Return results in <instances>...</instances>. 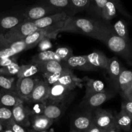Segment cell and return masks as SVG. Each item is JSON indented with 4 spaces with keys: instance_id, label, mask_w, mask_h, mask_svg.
<instances>
[{
    "instance_id": "6da1fadb",
    "label": "cell",
    "mask_w": 132,
    "mask_h": 132,
    "mask_svg": "<svg viewBox=\"0 0 132 132\" xmlns=\"http://www.w3.org/2000/svg\"><path fill=\"white\" fill-rule=\"evenodd\" d=\"M109 23L101 19L69 16L64 21L61 32H72L85 35L103 43L104 34Z\"/></svg>"
},
{
    "instance_id": "7a4b0ae2",
    "label": "cell",
    "mask_w": 132,
    "mask_h": 132,
    "mask_svg": "<svg viewBox=\"0 0 132 132\" xmlns=\"http://www.w3.org/2000/svg\"><path fill=\"white\" fill-rule=\"evenodd\" d=\"M103 43L108 46L111 51L122 56L128 61V62L131 61L132 53L128 41L116 35L112 28V25L110 23L104 34Z\"/></svg>"
},
{
    "instance_id": "3957f363",
    "label": "cell",
    "mask_w": 132,
    "mask_h": 132,
    "mask_svg": "<svg viewBox=\"0 0 132 132\" xmlns=\"http://www.w3.org/2000/svg\"><path fill=\"white\" fill-rule=\"evenodd\" d=\"M69 15L64 12L51 14L33 21L38 29H51L57 34Z\"/></svg>"
},
{
    "instance_id": "277c9868",
    "label": "cell",
    "mask_w": 132,
    "mask_h": 132,
    "mask_svg": "<svg viewBox=\"0 0 132 132\" xmlns=\"http://www.w3.org/2000/svg\"><path fill=\"white\" fill-rule=\"evenodd\" d=\"M37 30L39 29L33 21L24 20L3 34L4 37L7 41L10 42H16L21 41L28 35L36 32Z\"/></svg>"
},
{
    "instance_id": "5b68a950",
    "label": "cell",
    "mask_w": 132,
    "mask_h": 132,
    "mask_svg": "<svg viewBox=\"0 0 132 132\" xmlns=\"http://www.w3.org/2000/svg\"><path fill=\"white\" fill-rule=\"evenodd\" d=\"M28 50L23 40L16 42H10L0 33V59L15 57L17 54Z\"/></svg>"
},
{
    "instance_id": "8992f818",
    "label": "cell",
    "mask_w": 132,
    "mask_h": 132,
    "mask_svg": "<svg viewBox=\"0 0 132 132\" xmlns=\"http://www.w3.org/2000/svg\"><path fill=\"white\" fill-rule=\"evenodd\" d=\"M93 125V111L86 110L72 118L70 130L74 132H88Z\"/></svg>"
},
{
    "instance_id": "52a82bcc",
    "label": "cell",
    "mask_w": 132,
    "mask_h": 132,
    "mask_svg": "<svg viewBox=\"0 0 132 132\" xmlns=\"http://www.w3.org/2000/svg\"><path fill=\"white\" fill-rule=\"evenodd\" d=\"M114 95V92L112 91L104 90L102 92L97 93L84 97L81 105L87 110L94 111L99 108L106 101L113 98Z\"/></svg>"
},
{
    "instance_id": "ba28073f",
    "label": "cell",
    "mask_w": 132,
    "mask_h": 132,
    "mask_svg": "<svg viewBox=\"0 0 132 132\" xmlns=\"http://www.w3.org/2000/svg\"><path fill=\"white\" fill-rule=\"evenodd\" d=\"M60 12L55 9L43 3L35 5L30 6L22 12L26 20L35 21L51 14Z\"/></svg>"
},
{
    "instance_id": "9c48e42d",
    "label": "cell",
    "mask_w": 132,
    "mask_h": 132,
    "mask_svg": "<svg viewBox=\"0 0 132 132\" xmlns=\"http://www.w3.org/2000/svg\"><path fill=\"white\" fill-rule=\"evenodd\" d=\"M93 121L95 126L104 131L116 125L114 116L112 112L100 108L93 111Z\"/></svg>"
},
{
    "instance_id": "30bf717a",
    "label": "cell",
    "mask_w": 132,
    "mask_h": 132,
    "mask_svg": "<svg viewBox=\"0 0 132 132\" xmlns=\"http://www.w3.org/2000/svg\"><path fill=\"white\" fill-rule=\"evenodd\" d=\"M38 80L34 77L19 78L15 83V92L24 101L30 96Z\"/></svg>"
},
{
    "instance_id": "8fae6325",
    "label": "cell",
    "mask_w": 132,
    "mask_h": 132,
    "mask_svg": "<svg viewBox=\"0 0 132 132\" xmlns=\"http://www.w3.org/2000/svg\"><path fill=\"white\" fill-rule=\"evenodd\" d=\"M67 68L72 70H79L82 71H98L99 69L89 63L86 55H72L67 60L63 61Z\"/></svg>"
},
{
    "instance_id": "7c38bea8",
    "label": "cell",
    "mask_w": 132,
    "mask_h": 132,
    "mask_svg": "<svg viewBox=\"0 0 132 132\" xmlns=\"http://www.w3.org/2000/svg\"><path fill=\"white\" fill-rule=\"evenodd\" d=\"M26 20L22 13L1 14L0 15V31L5 34L10 30Z\"/></svg>"
},
{
    "instance_id": "4fadbf2b",
    "label": "cell",
    "mask_w": 132,
    "mask_h": 132,
    "mask_svg": "<svg viewBox=\"0 0 132 132\" xmlns=\"http://www.w3.org/2000/svg\"><path fill=\"white\" fill-rule=\"evenodd\" d=\"M50 86L45 81H38L30 96L26 102L36 103L44 102L48 98ZM25 102V101H24Z\"/></svg>"
},
{
    "instance_id": "5bb4252c",
    "label": "cell",
    "mask_w": 132,
    "mask_h": 132,
    "mask_svg": "<svg viewBox=\"0 0 132 132\" xmlns=\"http://www.w3.org/2000/svg\"><path fill=\"white\" fill-rule=\"evenodd\" d=\"M57 35V34H56L51 29H39L27 36L25 38L23 39V41L27 46L28 50H29L37 46L39 43L45 37H49L51 39L55 38Z\"/></svg>"
},
{
    "instance_id": "9a60e30c",
    "label": "cell",
    "mask_w": 132,
    "mask_h": 132,
    "mask_svg": "<svg viewBox=\"0 0 132 132\" xmlns=\"http://www.w3.org/2000/svg\"><path fill=\"white\" fill-rule=\"evenodd\" d=\"M13 120L18 125L27 128L31 126V115L24 103L19 104L12 108Z\"/></svg>"
},
{
    "instance_id": "2e32d148",
    "label": "cell",
    "mask_w": 132,
    "mask_h": 132,
    "mask_svg": "<svg viewBox=\"0 0 132 132\" xmlns=\"http://www.w3.org/2000/svg\"><path fill=\"white\" fill-rule=\"evenodd\" d=\"M65 99L61 101L50 100L52 102L46 103L43 115L53 121L60 118L66 110L65 103L63 102Z\"/></svg>"
},
{
    "instance_id": "e0dca14e",
    "label": "cell",
    "mask_w": 132,
    "mask_h": 132,
    "mask_svg": "<svg viewBox=\"0 0 132 132\" xmlns=\"http://www.w3.org/2000/svg\"><path fill=\"white\" fill-rule=\"evenodd\" d=\"M24 101L17 94L16 92L5 90H0V106L12 108L19 104L24 103Z\"/></svg>"
},
{
    "instance_id": "ac0fdd59",
    "label": "cell",
    "mask_w": 132,
    "mask_h": 132,
    "mask_svg": "<svg viewBox=\"0 0 132 132\" xmlns=\"http://www.w3.org/2000/svg\"><path fill=\"white\" fill-rule=\"evenodd\" d=\"M86 57L88 61L91 65L95 68L104 69L106 70L108 67L109 58L104 53L99 51L94 52L86 55Z\"/></svg>"
},
{
    "instance_id": "d6986e66",
    "label": "cell",
    "mask_w": 132,
    "mask_h": 132,
    "mask_svg": "<svg viewBox=\"0 0 132 132\" xmlns=\"http://www.w3.org/2000/svg\"><path fill=\"white\" fill-rule=\"evenodd\" d=\"M54 121L44 115H36L30 117L32 129L37 132L47 130L52 125Z\"/></svg>"
},
{
    "instance_id": "ffe728a7",
    "label": "cell",
    "mask_w": 132,
    "mask_h": 132,
    "mask_svg": "<svg viewBox=\"0 0 132 132\" xmlns=\"http://www.w3.org/2000/svg\"><path fill=\"white\" fill-rule=\"evenodd\" d=\"M123 68L121 66L119 61L117 57H112L109 59L106 71L110 76V78L113 82L116 88L117 89V81L121 72Z\"/></svg>"
},
{
    "instance_id": "44dd1931",
    "label": "cell",
    "mask_w": 132,
    "mask_h": 132,
    "mask_svg": "<svg viewBox=\"0 0 132 132\" xmlns=\"http://www.w3.org/2000/svg\"><path fill=\"white\" fill-rule=\"evenodd\" d=\"M70 92L69 88L57 82L50 86L48 99L51 101L63 100L68 96Z\"/></svg>"
},
{
    "instance_id": "7402d4cb",
    "label": "cell",
    "mask_w": 132,
    "mask_h": 132,
    "mask_svg": "<svg viewBox=\"0 0 132 132\" xmlns=\"http://www.w3.org/2000/svg\"><path fill=\"white\" fill-rule=\"evenodd\" d=\"M132 83V70L123 68L117 81V89L121 91L122 97L125 95Z\"/></svg>"
},
{
    "instance_id": "603a6c76",
    "label": "cell",
    "mask_w": 132,
    "mask_h": 132,
    "mask_svg": "<svg viewBox=\"0 0 132 132\" xmlns=\"http://www.w3.org/2000/svg\"><path fill=\"white\" fill-rule=\"evenodd\" d=\"M45 4L59 12H64L69 16H72L70 0H41Z\"/></svg>"
},
{
    "instance_id": "cb8c5ba5",
    "label": "cell",
    "mask_w": 132,
    "mask_h": 132,
    "mask_svg": "<svg viewBox=\"0 0 132 132\" xmlns=\"http://www.w3.org/2000/svg\"><path fill=\"white\" fill-rule=\"evenodd\" d=\"M40 72L43 73H56L62 72L68 69L63 62H59L57 61H50L37 64Z\"/></svg>"
},
{
    "instance_id": "d4e9b609",
    "label": "cell",
    "mask_w": 132,
    "mask_h": 132,
    "mask_svg": "<svg viewBox=\"0 0 132 132\" xmlns=\"http://www.w3.org/2000/svg\"><path fill=\"white\" fill-rule=\"evenodd\" d=\"M114 117L115 124L120 130L126 132H129L131 130L132 119L125 111L121 110V112L115 116Z\"/></svg>"
},
{
    "instance_id": "484cf974",
    "label": "cell",
    "mask_w": 132,
    "mask_h": 132,
    "mask_svg": "<svg viewBox=\"0 0 132 132\" xmlns=\"http://www.w3.org/2000/svg\"><path fill=\"white\" fill-rule=\"evenodd\" d=\"M82 80L75 76L73 71L67 72L63 75L58 81V83L66 86L72 91L73 89L76 88L77 86H81Z\"/></svg>"
},
{
    "instance_id": "4316f807",
    "label": "cell",
    "mask_w": 132,
    "mask_h": 132,
    "mask_svg": "<svg viewBox=\"0 0 132 132\" xmlns=\"http://www.w3.org/2000/svg\"><path fill=\"white\" fill-rule=\"evenodd\" d=\"M50 61H57L59 62H63L60 58L57 55L55 52L52 50L39 52L38 54L34 55L32 59V63L34 64H41L43 63Z\"/></svg>"
},
{
    "instance_id": "83f0119b",
    "label": "cell",
    "mask_w": 132,
    "mask_h": 132,
    "mask_svg": "<svg viewBox=\"0 0 132 132\" xmlns=\"http://www.w3.org/2000/svg\"><path fill=\"white\" fill-rule=\"evenodd\" d=\"M105 90L104 82L100 80L88 79L86 85V91L84 97L89 96L92 94L102 92Z\"/></svg>"
},
{
    "instance_id": "f1b7e54d",
    "label": "cell",
    "mask_w": 132,
    "mask_h": 132,
    "mask_svg": "<svg viewBox=\"0 0 132 132\" xmlns=\"http://www.w3.org/2000/svg\"><path fill=\"white\" fill-rule=\"evenodd\" d=\"M40 72L37 64L31 63L20 66L19 70L17 74L18 78H25V77H33L35 75Z\"/></svg>"
},
{
    "instance_id": "f546056e",
    "label": "cell",
    "mask_w": 132,
    "mask_h": 132,
    "mask_svg": "<svg viewBox=\"0 0 132 132\" xmlns=\"http://www.w3.org/2000/svg\"><path fill=\"white\" fill-rule=\"evenodd\" d=\"M117 9L116 5L110 0H108L102 10L101 19L104 21H109L117 15Z\"/></svg>"
},
{
    "instance_id": "4dcf8cb0",
    "label": "cell",
    "mask_w": 132,
    "mask_h": 132,
    "mask_svg": "<svg viewBox=\"0 0 132 132\" xmlns=\"http://www.w3.org/2000/svg\"><path fill=\"white\" fill-rule=\"evenodd\" d=\"M72 16L77 13L90 10L92 0H70Z\"/></svg>"
},
{
    "instance_id": "1f68e13d",
    "label": "cell",
    "mask_w": 132,
    "mask_h": 132,
    "mask_svg": "<svg viewBox=\"0 0 132 132\" xmlns=\"http://www.w3.org/2000/svg\"><path fill=\"white\" fill-rule=\"evenodd\" d=\"M113 31L116 35L123 39L128 41V30L126 22L122 19L117 21L112 25Z\"/></svg>"
},
{
    "instance_id": "d6a6232c",
    "label": "cell",
    "mask_w": 132,
    "mask_h": 132,
    "mask_svg": "<svg viewBox=\"0 0 132 132\" xmlns=\"http://www.w3.org/2000/svg\"><path fill=\"white\" fill-rule=\"evenodd\" d=\"M14 81L15 79L14 77H9L0 74V88L5 90L16 92Z\"/></svg>"
},
{
    "instance_id": "836d02e7",
    "label": "cell",
    "mask_w": 132,
    "mask_h": 132,
    "mask_svg": "<svg viewBox=\"0 0 132 132\" xmlns=\"http://www.w3.org/2000/svg\"><path fill=\"white\" fill-rule=\"evenodd\" d=\"M73 71L72 70L68 68V69L65 70L64 71L59 72H56V73H43V74L44 79L45 81L50 86L54 85V84L57 83L59 81V79L62 77L64 74H65L67 72H71Z\"/></svg>"
},
{
    "instance_id": "e575fe53",
    "label": "cell",
    "mask_w": 132,
    "mask_h": 132,
    "mask_svg": "<svg viewBox=\"0 0 132 132\" xmlns=\"http://www.w3.org/2000/svg\"><path fill=\"white\" fill-rule=\"evenodd\" d=\"M108 0H92L90 10L92 13L101 19L102 10Z\"/></svg>"
},
{
    "instance_id": "d590c367",
    "label": "cell",
    "mask_w": 132,
    "mask_h": 132,
    "mask_svg": "<svg viewBox=\"0 0 132 132\" xmlns=\"http://www.w3.org/2000/svg\"><path fill=\"white\" fill-rule=\"evenodd\" d=\"M19 68H20V66L16 62H14L10 65L3 67V68H0V74L9 76V77H13L14 76H17V74L19 72Z\"/></svg>"
},
{
    "instance_id": "8d00e7d4",
    "label": "cell",
    "mask_w": 132,
    "mask_h": 132,
    "mask_svg": "<svg viewBox=\"0 0 132 132\" xmlns=\"http://www.w3.org/2000/svg\"><path fill=\"white\" fill-rule=\"evenodd\" d=\"M12 120V108L0 106V122L5 126Z\"/></svg>"
},
{
    "instance_id": "74e56055",
    "label": "cell",
    "mask_w": 132,
    "mask_h": 132,
    "mask_svg": "<svg viewBox=\"0 0 132 132\" xmlns=\"http://www.w3.org/2000/svg\"><path fill=\"white\" fill-rule=\"evenodd\" d=\"M54 52L62 61L67 60L73 55V51L68 47H59Z\"/></svg>"
},
{
    "instance_id": "f35d334b",
    "label": "cell",
    "mask_w": 132,
    "mask_h": 132,
    "mask_svg": "<svg viewBox=\"0 0 132 132\" xmlns=\"http://www.w3.org/2000/svg\"><path fill=\"white\" fill-rule=\"evenodd\" d=\"M44 102H41V103H31V104H33L32 108L27 106V108H28L31 116H36V115H43L44 109H45V105H46V103H44Z\"/></svg>"
},
{
    "instance_id": "ab89813d",
    "label": "cell",
    "mask_w": 132,
    "mask_h": 132,
    "mask_svg": "<svg viewBox=\"0 0 132 132\" xmlns=\"http://www.w3.org/2000/svg\"><path fill=\"white\" fill-rule=\"evenodd\" d=\"M51 38L49 37H46L43 39L37 45V48L39 52L50 50L52 48V43L51 42Z\"/></svg>"
},
{
    "instance_id": "60d3db41",
    "label": "cell",
    "mask_w": 132,
    "mask_h": 132,
    "mask_svg": "<svg viewBox=\"0 0 132 132\" xmlns=\"http://www.w3.org/2000/svg\"><path fill=\"white\" fill-rule=\"evenodd\" d=\"M121 110H124L127 114H128L132 119V100L125 99L122 103Z\"/></svg>"
},
{
    "instance_id": "b9f144b4",
    "label": "cell",
    "mask_w": 132,
    "mask_h": 132,
    "mask_svg": "<svg viewBox=\"0 0 132 132\" xmlns=\"http://www.w3.org/2000/svg\"><path fill=\"white\" fill-rule=\"evenodd\" d=\"M110 1H112V2L116 5L117 10H118L121 14H122L124 16L126 17V18H129V19H132L131 15L126 12V10H125V9L124 8L123 5L121 3V0H110Z\"/></svg>"
},
{
    "instance_id": "7bdbcfd3",
    "label": "cell",
    "mask_w": 132,
    "mask_h": 132,
    "mask_svg": "<svg viewBox=\"0 0 132 132\" xmlns=\"http://www.w3.org/2000/svg\"><path fill=\"white\" fill-rule=\"evenodd\" d=\"M5 126H7V127L10 128L14 132H28V131H27V130H26L25 128L23 127V126H21V125H18V124L16 123L14 120L10 121V122Z\"/></svg>"
},
{
    "instance_id": "ee69618b",
    "label": "cell",
    "mask_w": 132,
    "mask_h": 132,
    "mask_svg": "<svg viewBox=\"0 0 132 132\" xmlns=\"http://www.w3.org/2000/svg\"><path fill=\"white\" fill-rule=\"evenodd\" d=\"M14 62H15L14 57L10 58H5V59H0V68H3V67L10 65Z\"/></svg>"
},
{
    "instance_id": "f6af8a7d",
    "label": "cell",
    "mask_w": 132,
    "mask_h": 132,
    "mask_svg": "<svg viewBox=\"0 0 132 132\" xmlns=\"http://www.w3.org/2000/svg\"><path fill=\"white\" fill-rule=\"evenodd\" d=\"M124 99H128V100H132V83L129 87L128 90L126 92L125 95L123 96Z\"/></svg>"
},
{
    "instance_id": "bcb514c9",
    "label": "cell",
    "mask_w": 132,
    "mask_h": 132,
    "mask_svg": "<svg viewBox=\"0 0 132 132\" xmlns=\"http://www.w3.org/2000/svg\"><path fill=\"white\" fill-rule=\"evenodd\" d=\"M88 132H104V131L100 129L99 128H98L97 126H95L94 125H93L92 126H91L90 129H89L88 131Z\"/></svg>"
},
{
    "instance_id": "7dc6e473",
    "label": "cell",
    "mask_w": 132,
    "mask_h": 132,
    "mask_svg": "<svg viewBox=\"0 0 132 132\" xmlns=\"http://www.w3.org/2000/svg\"><path fill=\"white\" fill-rule=\"evenodd\" d=\"M121 130L116 126V125H113L112 127H111L110 128L108 129L107 130H106L104 132H121Z\"/></svg>"
},
{
    "instance_id": "c3c4849f",
    "label": "cell",
    "mask_w": 132,
    "mask_h": 132,
    "mask_svg": "<svg viewBox=\"0 0 132 132\" xmlns=\"http://www.w3.org/2000/svg\"><path fill=\"white\" fill-rule=\"evenodd\" d=\"M1 132H14V131H13L10 128L7 127V126H5V128L3 129V130Z\"/></svg>"
},
{
    "instance_id": "681fc988",
    "label": "cell",
    "mask_w": 132,
    "mask_h": 132,
    "mask_svg": "<svg viewBox=\"0 0 132 132\" xmlns=\"http://www.w3.org/2000/svg\"><path fill=\"white\" fill-rule=\"evenodd\" d=\"M4 128H5V126H4L2 123H1V122H0V132L2 131L3 130Z\"/></svg>"
},
{
    "instance_id": "f907efd6",
    "label": "cell",
    "mask_w": 132,
    "mask_h": 132,
    "mask_svg": "<svg viewBox=\"0 0 132 132\" xmlns=\"http://www.w3.org/2000/svg\"><path fill=\"white\" fill-rule=\"evenodd\" d=\"M28 132H37V131H35V130H34L33 129H32V130H30V131H28Z\"/></svg>"
},
{
    "instance_id": "816d5d0a",
    "label": "cell",
    "mask_w": 132,
    "mask_h": 132,
    "mask_svg": "<svg viewBox=\"0 0 132 132\" xmlns=\"http://www.w3.org/2000/svg\"><path fill=\"white\" fill-rule=\"evenodd\" d=\"M39 132H48V131H46V130H45V131H39Z\"/></svg>"
},
{
    "instance_id": "f5cc1de1",
    "label": "cell",
    "mask_w": 132,
    "mask_h": 132,
    "mask_svg": "<svg viewBox=\"0 0 132 132\" xmlns=\"http://www.w3.org/2000/svg\"><path fill=\"white\" fill-rule=\"evenodd\" d=\"M70 132H74V131H72V130H70Z\"/></svg>"
},
{
    "instance_id": "db71d44e",
    "label": "cell",
    "mask_w": 132,
    "mask_h": 132,
    "mask_svg": "<svg viewBox=\"0 0 132 132\" xmlns=\"http://www.w3.org/2000/svg\"><path fill=\"white\" fill-rule=\"evenodd\" d=\"M130 132H132V129H131V130H130Z\"/></svg>"
}]
</instances>
